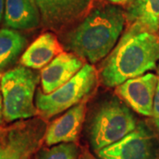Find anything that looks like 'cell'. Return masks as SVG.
Wrapping results in <instances>:
<instances>
[{
  "instance_id": "obj_1",
  "label": "cell",
  "mask_w": 159,
  "mask_h": 159,
  "mask_svg": "<svg viewBox=\"0 0 159 159\" xmlns=\"http://www.w3.org/2000/svg\"><path fill=\"white\" fill-rule=\"evenodd\" d=\"M158 62L159 35L130 26L104 60L101 79L107 87H118L157 68Z\"/></svg>"
},
{
  "instance_id": "obj_2",
  "label": "cell",
  "mask_w": 159,
  "mask_h": 159,
  "mask_svg": "<svg viewBox=\"0 0 159 159\" xmlns=\"http://www.w3.org/2000/svg\"><path fill=\"white\" fill-rule=\"evenodd\" d=\"M125 20V11L119 6H98L67 33L64 44L74 54L95 64L113 50Z\"/></svg>"
},
{
  "instance_id": "obj_3",
  "label": "cell",
  "mask_w": 159,
  "mask_h": 159,
  "mask_svg": "<svg viewBox=\"0 0 159 159\" xmlns=\"http://www.w3.org/2000/svg\"><path fill=\"white\" fill-rule=\"evenodd\" d=\"M39 75L30 68L19 66L3 74L0 88L7 122L32 118L37 113L34 94Z\"/></svg>"
},
{
  "instance_id": "obj_4",
  "label": "cell",
  "mask_w": 159,
  "mask_h": 159,
  "mask_svg": "<svg viewBox=\"0 0 159 159\" xmlns=\"http://www.w3.org/2000/svg\"><path fill=\"white\" fill-rule=\"evenodd\" d=\"M137 121L130 109L117 98L103 102L97 109L89 126V142L97 152L129 134Z\"/></svg>"
},
{
  "instance_id": "obj_5",
  "label": "cell",
  "mask_w": 159,
  "mask_h": 159,
  "mask_svg": "<svg viewBox=\"0 0 159 159\" xmlns=\"http://www.w3.org/2000/svg\"><path fill=\"white\" fill-rule=\"evenodd\" d=\"M97 83V73L89 64H86L80 72L55 91L44 94L36 92L35 106L37 112L45 119L61 113L75 105L93 92Z\"/></svg>"
},
{
  "instance_id": "obj_6",
  "label": "cell",
  "mask_w": 159,
  "mask_h": 159,
  "mask_svg": "<svg viewBox=\"0 0 159 159\" xmlns=\"http://www.w3.org/2000/svg\"><path fill=\"white\" fill-rule=\"evenodd\" d=\"M41 121L18 123L0 134V159H29L45 135Z\"/></svg>"
},
{
  "instance_id": "obj_7",
  "label": "cell",
  "mask_w": 159,
  "mask_h": 159,
  "mask_svg": "<svg viewBox=\"0 0 159 159\" xmlns=\"http://www.w3.org/2000/svg\"><path fill=\"white\" fill-rule=\"evenodd\" d=\"M158 142L144 123L119 142L97 151L99 159H157Z\"/></svg>"
},
{
  "instance_id": "obj_8",
  "label": "cell",
  "mask_w": 159,
  "mask_h": 159,
  "mask_svg": "<svg viewBox=\"0 0 159 159\" xmlns=\"http://www.w3.org/2000/svg\"><path fill=\"white\" fill-rule=\"evenodd\" d=\"M41 14V22L58 31L82 17L92 0H34Z\"/></svg>"
},
{
  "instance_id": "obj_9",
  "label": "cell",
  "mask_w": 159,
  "mask_h": 159,
  "mask_svg": "<svg viewBox=\"0 0 159 159\" xmlns=\"http://www.w3.org/2000/svg\"><path fill=\"white\" fill-rule=\"evenodd\" d=\"M157 81V74L148 73L125 80L117 87L116 91L134 111L143 116L152 117Z\"/></svg>"
},
{
  "instance_id": "obj_10",
  "label": "cell",
  "mask_w": 159,
  "mask_h": 159,
  "mask_svg": "<svg viewBox=\"0 0 159 159\" xmlns=\"http://www.w3.org/2000/svg\"><path fill=\"white\" fill-rule=\"evenodd\" d=\"M81 58L74 53L58 54L41 72V85L44 94H50L68 82L83 67Z\"/></svg>"
},
{
  "instance_id": "obj_11",
  "label": "cell",
  "mask_w": 159,
  "mask_h": 159,
  "mask_svg": "<svg viewBox=\"0 0 159 159\" xmlns=\"http://www.w3.org/2000/svg\"><path fill=\"white\" fill-rule=\"evenodd\" d=\"M85 103L80 102L52 121L46 129L44 135L46 145L52 147L60 143L76 142L85 119Z\"/></svg>"
},
{
  "instance_id": "obj_12",
  "label": "cell",
  "mask_w": 159,
  "mask_h": 159,
  "mask_svg": "<svg viewBox=\"0 0 159 159\" xmlns=\"http://www.w3.org/2000/svg\"><path fill=\"white\" fill-rule=\"evenodd\" d=\"M5 25L14 30L37 28L41 14L34 0H6Z\"/></svg>"
},
{
  "instance_id": "obj_13",
  "label": "cell",
  "mask_w": 159,
  "mask_h": 159,
  "mask_svg": "<svg viewBox=\"0 0 159 159\" xmlns=\"http://www.w3.org/2000/svg\"><path fill=\"white\" fill-rule=\"evenodd\" d=\"M59 51L57 37L50 32L41 34L29 45L20 57V64L26 67L39 70L45 67Z\"/></svg>"
},
{
  "instance_id": "obj_14",
  "label": "cell",
  "mask_w": 159,
  "mask_h": 159,
  "mask_svg": "<svg viewBox=\"0 0 159 159\" xmlns=\"http://www.w3.org/2000/svg\"><path fill=\"white\" fill-rule=\"evenodd\" d=\"M125 13L130 26L155 34L159 30V0H132Z\"/></svg>"
},
{
  "instance_id": "obj_15",
  "label": "cell",
  "mask_w": 159,
  "mask_h": 159,
  "mask_svg": "<svg viewBox=\"0 0 159 159\" xmlns=\"http://www.w3.org/2000/svg\"><path fill=\"white\" fill-rule=\"evenodd\" d=\"M27 40L14 29H0V71L13 63L22 52Z\"/></svg>"
},
{
  "instance_id": "obj_16",
  "label": "cell",
  "mask_w": 159,
  "mask_h": 159,
  "mask_svg": "<svg viewBox=\"0 0 159 159\" xmlns=\"http://www.w3.org/2000/svg\"><path fill=\"white\" fill-rule=\"evenodd\" d=\"M79 148L76 143H60L51 148L42 149L35 159H78Z\"/></svg>"
},
{
  "instance_id": "obj_17",
  "label": "cell",
  "mask_w": 159,
  "mask_h": 159,
  "mask_svg": "<svg viewBox=\"0 0 159 159\" xmlns=\"http://www.w3.org/2000/svg\"><path fill=\"white\" fill-rule=\"evenodd\" d=\"M157 77H158V81H157V90H156V95L154 98L153 103V114H152V118H153V122L156 127L159 131V64L157 66Z\"/></svg>"
},
{
  "instance_id": "obj_18",
  "label": "cell",
  "mask_w": 159,
  "mask_h": 159,
  "mask_svg": "<svg viewBox=\"0 0 159 159\" xmlns=\"http://www.w3.org/2000/svg\"><path fill=\"white\" fill-rule=\"evenodd\" d=\"M3 118H4V102H3V96L0 88V124L3 123Z\"/></svg>"
},
{
  "instance_id": "obj_19",
  "label": "cell",
  "mask_w": 159,
  "mask_h": 159,
  "mask_svg": "<svg viewBox=\"0 0 159 159\" xmlns=\"http://www.w3.org/2000/svg\"><path fill=\"white\" fill-rule=\"evenodd\" d=\"M107 1L111 3V4L121 5V4H125V3H130L132 0H107Z\"/></svg>"
},
{
  "instance_id": "obj_20",
  "label": "cell",
  "mask_w": 159,
  "mask_h": 159,
  "mask_svg": "<svg viewBox=\"0 0 159 159\" xmlns=\"http://www.w3.org/2000/svg\"><path fill=\"white\" fill-rule=\"evenodd\" d=\"M5 6H6V0H0V21L2 20V16H3Z\"/></svg>"
},
{
  "instance_id": "obj_21",
  "label": "cell",
  "mask_w": 159,
  "mask_h": 159,
  "mask_svg": "<svg viewBox=\"0 0 159 159\" xmlns=\"http://www.w3.org/2000/svg\"><path fill=\"white\" fill-rule=\"evenodd\" d=\"M78 159H96L93 156H91L90 154L86 152V153H83L80 157Z\"/></svg>"
},
{
  "instance_id": "obj_22",
  "label": "cell",
  "mask_w": 159,
  "mask_h": 159,
  "mask_svg": "<svg viewBox=\"0 0 159 159\" xmlns=\"http://www.w3.org/2000/svg\"><path fill=\"white\" fill-rule=\"evenodd\" d=\"M2 76H3V75L0 74V80H1V79H2Z\"/></svg>"
},
{
  "instance_id": "obj_23",
  "label": "cell",
  "mask_w": 159,
  "mask_h": 159,
  "mask_svg": "<svg viewBox=\"0 0 159 159\" xmlns=\"http://www.w3.org/2000/svg\"><path fill=\"white\" fill-rule=\"evenodd\" d=\"M1 132H2V131H1V130H0V134H1Z\"/></svg>"
}]
</instances>
